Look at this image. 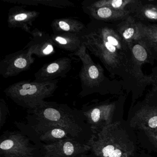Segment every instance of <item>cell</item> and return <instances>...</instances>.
Instances as JSON below:
<instances>
[{
  "instance_id": "obj_17",
  "label": "cell",
  "mask_w": 157,
  "mask_h": 157,
  "mask_svg": "<svg viewBox=\"0 0 157 157\" xmlns=\"http://www.w3.org/2000/svg\"><path fill=\"white\" fill-rule=\"evenodd\" d=\"M82 22L72 17L58 18L52 21L53 33H71L80 34L86 28Z\"/></svg>"
},
{
  "instance_id": "obj_1",
  "label": "cell",
  "mask_w": 157,
  "mask_h": 157,
  "mask_svg": "<svg viewBox=\"0 0 157 157\" xmlns=\"http://www.w3.org/2000/svg\"><path fill=\"white\" fill-rule=\"evenodd\" d=\"M80 35L87 50L98 58L111 74L139 75L129 46L112 25L91 20Z\"/></svg>"
},
{
  "instance_id": "obj_7",
  "label": "cell",
  "mask_w": 157,
  "mask_h": 157,
  "mask_svg": "<svg viewBox=\"0 0 157 157\" xmlns=\"http://www.w3.org/2000/svg\"><path fill=\"white\" fill-rule=\"evenodd\" d=\"M34 150L28 140L20 134L12 133L0 143V152L4 157H33Z\"/></svg>"
},
{
  "instance_id": "obj_20",
  "label": "cell",
  "mask_w": 157,
  "mask_h": 157,
  "mask_svg": "<svg viewBox=\"0 0 157 157\" xmlns=\"http://www.w3.org/2000/svg\"><path fill=\"white\" fill-rule=\"evenodd\" d=\"M129 48L133 63L137 68L144 63L149 62L151 49L142 40L139 39L134 41Z\"/></svg>"
},
{
  "instance_id": "obj_19",
  "label": "cell",
  "mask_w": 157,
  "mask_h": 157,
  "mask_svg": "<svg viewBox=\"0 0 157 157\" xmlns=\"http://www.w3.org/2000/svg\"><path fill=\"white\" fill-rule=\"evenodd\" d=\"M137 0H85L82 4L95 7H106L117 10L130 12Z\"/></svg>"
},
{
  "instance_id": "obj_11",
  "label": "cell",
  "mask_w": 157,
  "mask_h": 157,
  "mask_svg": "<svg viewBox=\"0 0 157 157\" xmlns=\"http://www.w3.org/2000/svg\"><path fill=\"white\" fill-rule=\"evenodd\" d=\"M31 40L25 47L32 51L33 55L44 57L55 54V45L51 35L45 32L35 28L30 33Z\"/></svg>"
},
{
  "instance_id": "obj_9",
  "label": "cell",
  "mask_w": 157,
  "mask_h": 157,
  "mask_svg": "<svg viewBox=\"0 0 157 157\" xmlns=\"http://www.w3.org/2000/svg\"><path fill=\"white\" fill-rule=\"evenodd\" d=\"M72 60L64 57L47 63L34 74L35 81L45 82L65 78L71 69Z\"/></svg>"
},
{
  "instance_id": "obj_13",
  "label": "cell",
  "mask_w": 157,
  "mask_h": 157,
  "mask_svg": "<svg viewBox=\"0 0 157 157\" xmlns=\"http://www.w3.org/2000/svg\"><path fill=\"white\" fill-rule=\"evenodd\" d=\"M113 107V104H101L83 112V114L94 131L99 128H103L108 125L110 114Z\"/></svg>"
},
{
  "instance_id": "obj_3",
  "label": "cell",
  "mask_w": 157,
  "mask_h": 157,
  "mask_svg": "<svg viewBox=\"0 0 157 157\" xmlns=\"http://www.w3.org/2000/svg\"><path fill=\"white\" fill-rule=\"evenodd\" d=\"M59 81V79L45 82L21 81L9 86L4 93L17 104L33 110L53 95Z\"/></svg>"
},
{
  "instance_id": "obj_14",
  "label": "cell",
  "mask_w": 157,
  "mask_h": 157,
  "mask_svg": "<svg viewBox=\"0 0 157 157\" xmlns=\"http://www.w3.org/2000/svg\"><path fill=\"white\" fill-rule=\"evenodd\" d=\"M51 36L55 46L70 52L71 55L77 52L83 45L81 36L79 34L53 33Z\"/></svg>"
},
{
  "instance_id": "obj_8",
  "label": "cell",
  "mask_w": 157,
  "mask_h": 157,
  "mask_svg": "<svg viewBox=\"0 0 157 157\" xmlns=\"http://www.w3.org/2000/svg\"><path fill=\"white\" fill-rule=\"evenodd\" d=\"M44 157H73L91 149L89 145L81 144L71 138L44 145Z\"/></svg>"
},
{
  "instance_id": "obj_21",
  "label": "cell",
  "mask_w": 157,
  "mask_h": 157,
  "mask_svg": "<svg viewBox=\"0 0 157 157\" xmlns=\"http://www.w3.org/2000/svg\"><path fill=\"white\" fill-rule=\"evenodd\" d=\"M4 2L27 6H42L58 9L73 7L75 4L68 0H3Z\"/></svg>"
},
{
  "instance_id": "obj_5",
  "label": "cell",
  "mask_w": 157,
  "mask_h": 157,
  "mask_svg": "<svg viewBox=\"0 0 157 157\" xmlns=\"http://www.w3.org/2000/svg\"><path fill=\"white\" fill-rule=\"evenodd\" d=\"M33 55L30 49L25 48L7 55L0 62V75L6 78L29 70L35 60Z\"/></svg>"
},
{
  "instance_id": "obj_23",
  "label": "cell",
  "mask_w": 157,
  "mask_h": 157,
  "mask_svg": "<svg viewBox=\"0 0 157 157\" xmlns=\"http://www.w3.org/2000/svg\"><path fill=\"white\" fill-rule=\"evenodd\" d=\"M148 126L151 128L157 127V116L151 117L148 120Z\"/></svg>"
},
{
  "instance_id": "obj_16",
  "label": "cell",
  "mask_w": 157,
  "mask_h": 157,
  "mask_svg": "<svg viewBox=\"0 0 157 157\" xmlns=\"http://www.w3.org/2000/svg\"><path fill=\"white\" fill-rule=\"evenodd\" d=\"M115 29L129 47L134 41L139 40V34L137 21L131 15L120 21L117 25Z\"/></svg>"
},
{
  "instance_id": "obj_4",
  "label": "cell",
  "mask_w": 157,
  "mask_h": 157,
  "mask_svg": "<svg viewBox=\"0 0 157 157\" xmlns=\"http://www.w3.org/2000/svg\"><path fill=\"white\" fill-rule=\"evenodd\" d=\"M71 55L78 57L82 63L79 74L82 88L80 95L85 97L100 92L104 87L105 78L101 65L94 61L83 44L77 52Z\"/></svg>"
},
{
  "instance_id": "obj_2",
  "label": "cell",
  "mask_w": 157,
  "mask_h": 157,
  "mask_svg": "<svg viewBox=\"0 0 157 157\" xmlns=\"http://www.w3.org/2000/svg\"><path fill=\"white\" fill-rule=\"evenodd\" d=\"M34 116V128L43 132L49 128L59 127L67 130L72 137L81 132V127L66 105L44 101L35 109L30 110Z\"/></svg>"
},
{
  "instance_id": "obj_18",
  "label": "cell",
  "mask_w": 157,
  "mask_h": 157,
  "mask_svg": "<svg viewBox=\"0 0 157 157\" xmlns=\"http://www.w3.org/2000/svg\"><path fill=\"white\" fill-rule=\"evenodd\" d=\"M139 39L142 40L151 49L157 52V25L145 24L137 21Z\"/></svg>"
},
{
  "instance_id": "obj_12",
  "label": "cell",
  "mask_w": 157,
  "mask_h": 157,
  "mask_svg": "<svg viewBox=\"0 0 157 157\" xmlns=\"http://www.w3.org/2000/svg\"><path fill=\"white\" fill-rule=\"evenodd\" d=\"M82 10L91 20L104 22L121 21L131 14L127 11L117 10L106 7H95L82 3Z\"/></svg>"
},
{
  "instance_id": "obj_6",
  "label": "cell",
  "mask_w": 157,
  "mask_h": 157,
  "mask_svg": "<svg viewBox=\"0 0 157 157\" xmlns=\"http://www.w3.org/2000/svg\"><path fill=\"white\" fill-rule=\"evenodd\" d=\"M111 126L108 125L102 128L89 140V145L99 157H123L124 152L119 145H114V136L112 135Z\"/></svg>"
},
{
  "instance_id": "obj_22",
  "label": "cell",
  "mask_w": 157,
  "mask_h": 157,
  "mask_svg": "<svg viewBox=\"0 0 157 157\" xmlns=\"http://www.w3.org/2000/svg\"><path fill=\"white\" fill-rule=\"evenodd\" d=\"M72 137L68 132L64 128L54 127L42 132L40 139L42 140L58 141L66 138Z\"/></svg>"
},
{
  "instance_id": "obj_15",
  "label": "cell",
  "mask_w": 157,
  "mask_h": 157,
  "mask_svg": "<svg viewBox=\"0 0 157 157\" xmlns=\"http://www.w3.org/2000/svg\"><path fill=\"white\" fill-rule=\"evenodd\" d=\"M130 15L136 21L157 22V4L152 1L145 2L137 0Z\"/></svg>"
},
{
  "instance_id": "obj_10",
  "label": "cell",
  "mask_w": 157,
  "mask_h": 157,
  "mask_svg": "<svg viewBox=\"0 0 157 157\" xmlns=\"http://www.w3.org/2000/svg\"><path fill=\"white\" fill-rule=\"evenodd\" d=\"M39 15V12L26 10L22 6L12 7L8 13V26L10 28H21L30 34L33 23Z\"/></svg>"
}]
</instances>
